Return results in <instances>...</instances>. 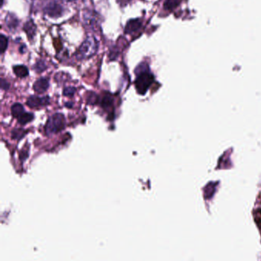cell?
I'll list each match as a JSON object with an SVG mask.
<instances>
[{
    "mask_svg": "<svg viewBox=\"0 0 261 261\" xmlns=\"http://www.w3.org/2000/svg\"><path fill=\"white\" fill-rule=\"evenodd\" d=\"M98 49V41L94 37H87L78 49L77 55L80 58L87 59L93 57Z\"/></svg>",
    "mask_w": 261,
    "mask_h": 261,
    "instance_id": "1",
    "label": "cell"
},
{
    "mask_svg": "<svg viewBox=\"0 0 261 261\" xmlns=\"http://www.w3.org/2000/svg\"><path fill=\"white\" fill-rule=\"evenodd\" d=\"M65 126L64 116L61 113H56L48 119L46 125L44 126V130L47 135H51L59 132Z\"/></svg>",
    "mask_w": 261,
    "mask_h": 261,
    "instance_id": "2",
    "label": "cell"
},
{
    "mask_svg": "<svg viewBox=\"0 0 261 261\" xmlns=\"http://www.w3.org/2000/svg\"><path fill=\"white\" fill-rule=\"evenodd\" d=\"M153 81H154V77L149 70L139 74L135 82V86L139 94L143 96L146 94L150 86L153 84Z\"/></svg>",
    "mask_w": 261,
    "mask_h": 261,
    "instance_id": "3",
    "label": "cell"
},
{
    "mask_svg": "<svg viewBox=\"0 0 261 261\" xmlns=\"http://www.w3.org/2000/svg\"><path fill=\"white\" fill-rule=\"evenodd\" d=\"M50 103V97H39L37 96H31L28 97L27 100V105L30 108H38L41 106H48Z\"/></svg>",
    "mask_w": 261,
    "mask_h": 261,
    "instance_id": "4",
    "label": "cell"
},
{
    "mask_svg": "<svg viewBox=\"0 0 261 261\" xmlns=\"http://www.w3.org/2000/svg\"><path fill=\"white\" fill-rule=\"evenodd\" d=\"M84 20L87 26L94 28L98 24V15L93 11H86L84 12Z\"/></svg>",
    "mask_w": 261,
    "mask_h": 261,
    "instance_id": "5",
    "label": "cell"
},
{
    "mask_svg": "<svg viewBox=\"0 0 261 261\" xmlns=\"http://www.w3.org/2000/svg\"><path fill=\"white\" fill-rule=\"evenodd\" d=\"M49 87V81L46 78H40L35 81V84L33 85V90L35 93L41 94L47 91Z\"/></svg>",
    "mask_w": 261,
    "mask_h": 261,
    "instance_id": "6",
    "label": "cell"
},
{
    "mask_svg": "<svg viewBox=\"0 0 261 261\" xmlns=\"http://www.w3.org/2000/svg\"><path fill=\"white\" fill-rule=\"evenodd\" d=\"M142 26V21L140 19H131L127 22L125 27V33L133 34L138 31Z\"/></svg>",
    "mask_w": 261,
    "mask_h": 261,
    "instance_id": "7",
    "label": "cell"
},
{
    "mask_svg": "<svg viewBox=\"0 0 261 261\" xmlns=\"http://www.w3.org/2000/svg\"><path fill=\"white\" fill-rule=\"evenodd\" d=\"M61 11H62V9H61V7L56 3L50 4L46 9L48 15L53 17L59 16V15H61Z\"/></svg>",
    "mask_w": 261,
    "mask_h": 261,
    "instance_id": "8",
    "label": "cell"
},
{
    "mask_svg": "<svg viewBox=\"0 0 261 261\" xmlns=\"http://www.w3.org/2000/svg\"><path fill=\"white\" fill-rule=\"evenodd\" d=\"M14 74L20 78H24L28 75V70L25 66L18 65L13 67Z\"/></svg>",
    "mask_w": 261,
    "mask_h": 261,
    "instance_id": "9",
    "label": "cell"
},
{
    "mask_svg": "<svg viewBox=\"0 0 261 261\" xmlns=\"http://www.w3.org/2000/svg\"><path fill=\"white\" fill-rule=\"evenodd\" d=\"M11 110H12V114L13 117L18 118V119L21 115L25 113V112H24L23 106H22V105L20 104V103H15V104L12 106Z\"/></svg>",
    "mask_w": 261,
    "mask_h": 261,
    "instance_id": "10",
    "label": "cell"
},
{
    "mask_svg": "<svg viewBox=\"0 0 261 261\" xmlns=\"http://www.w3.org/2000/svg\"><path fill=\"white\" fill-rule=\"evenodd\" d=\"M34 119V115L30 113H24L18 118V123L20 125H25L32 121Z\"/></svg>",
    "mask_w": 261,
    "mask_h": 261,
    "instance_id": "11",
    "label": "cell"
},
{
    "mask_svg": "<svg viewBox=\"0 0 261 261\" xmlns=\"http://www.w3.org/2000/svg\"><path fill=\"white\" fill-rule=\"evenodd\" d=\"M35 25L32 21H29L25 24V26L24 27L25 32L27 33L28 36H34L35 33Z\"/></svg>",
    "mask_w": 261,
    "mask_h": 261,
    "instance_id": "12",
    "label": "cell"
},
{
    "mask_svg": "<svg viewBox=\"0 0 261 261\" xmlns=\"http://www.w3.org/2000/svg\"><path fill=\"white\" fill-rule=\"evenodd\" d=\"M113 103V97L109 94H106L101 100V106L103 108H110Z\"/></svg>",
    "mask_w": 261,
    "mask_h": 261,
    "instance_id": "13",
    "label": "cell"
},
{
    "mask_svg": "<svg viewBox=\"0 0 261 261\" xmlns=\"http://www.w3.org/2000/svg\"><path fill=\"white\" fill-rule=\"evenodd\" d=\"M180 2V0H166L164 2V8L166 10L174 9Z\"/></svg>",
    "mask_w": 261,
    "mask_h": 261,
    "instance_id": "14",
    "label": "cell"
},
{
    "mask_svg": "<svg viewBox=\"0 0 261 261\" xmlns=\"http://www.w3.org/2000/svg\"><path fill=\"white\" fill-rule=\"evenodd\" d=\"M26 131L23 129H15L12 130V138L15 139V140H20L22 137H25Z\"/></svg>",
    "mask_w": 261,
    "mask_h": 261,
    "instance_id": "15",
    "label": "cell"
},
{
    "mask_svg": "<svg viewBox=\"0 0 261 261\" xmlns=\"http://www.w3.org/2000/svg\"><path fill=\"white\" fill-rule=\"evenodd\" d=\"M7 47H8V38L4 34H1V36H0V51L2 54L5 52Z\"/></svg>",
    "mask_w": 261,
    "mask_h": 261,
    "instance_id": "16",
    "label": "cell"
},
{
    "mask_svg": "<svg viewBox=\"0 0 261 261\" xmlns=\"http://www.w3.org/2000/svg\"><path fill=\"white\" fill-rule=\"evenodd\" d=\"M98 96L96 93H90L87 99V104L95 105L98 102Z\"/></svg>",
    "mask_w": 261,
    "mask_h": 261,
    "instance_id": "17",
    "label": "cell"
},
{
    "mask_svg": "<svg viewBox=\"0 0 261 261\" xmlns=\"http://www.w3.org/2000/svg\"><path fill=\"white\" fill-rule=\"evenodd\" d=\"M34 69H35L37 73H41L43 72L44 70H45L46 65H45V64H44L42 61H39L35 64Z\"/></svg>",
    "mask_w": 261,
    "mask_h": 261,
    "instance_id": "18",
    "label": "cell"
},
{
    "mask_svg": "<svg viewBox=\"0 0 261 261\" xmlns=\"http://www.w3.org/2000/svg\"><path fill=\"white\" fill-rule=\"evenodd\" d=\"M76 89L74 87H66L63 91V94L65 97H74V93H75Z\"/></svg>",
    "mask_w": 261,
    "mask_h": 261,
    "instance_id": "19",
    "label": "cell"
},
{
    "mask_svg": "<svg viewBox=\"0 0 261 261\" xmlns=\"http://www.w3.org/2000/svg\"><path fill=\"white\" fill-rule=\"evenodd\" d=\"M1 88L4 90H8V88H9V84L4 79H2V80H1Z\"/></svg>",
    "mask_w": 261,
    "mask_h": 261,
    "instance_id": "20",
    "label": "cell"
},
{
    "mask_svg": "<svg viewBox=\"0 0 261 261\" xmlns=\"http://www.w3.org/2000/svg\"><path fill=\"white\" fill-rule=\"evenodd\" d=\"M61 1L64 2H73L76 1V0H61Z\"/></svg>",
    "mask_w": 261,
    "mask_h": 261,
    "instance_id": "21",
    "label": "cell"
}]
</instances>
